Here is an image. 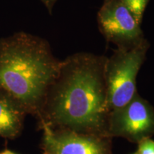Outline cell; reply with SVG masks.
<instances>
[{"instance_id": "cell-1", "label": "cell", "mask_w": 154, "mask_h": 154, "mask_svg": "<svg viewBox=\"0 0 154 154\" xmlns=\"http://www.w3.org/2000/svg\"><path fill=\"white\" fill-rule=\"evenodd\" d=\"M106 60L79 52L61 61L37 118L39 126L109 138Z\"/></svg>"}, {"instance_id": "cell-2", "label": "cell", "mask_w": 154, "mask_h": 154, "mask_svg": "<svg viewBox=\"0 0 154 154\" xmlns=\"http://www.w3.org/2000/svg\"><path fill=\"white\" fill-rule=\"evenodd\" d=\"M61 63L38 36L18 32L0 38V88L38 118Z\"/></svg>"}, {"instance_id": "cell-3", "label": "cell", "mask_w": 154, "mask_h": 154, "mask_svg": "<svg viewBox=\"0 0 154 154\" xmlns=\"http://www.w3.org/2000/svg\"><path fill=\"white\" fill-rule=\"evenodd\" d=\"M150 44L146 38L130 48H117L106 57L104 76L109 113L129 102L136 91V76Z\"/></svg>"}, {"instance_id": "cell-4", "label": "cell", "mask_w": 154, "mask_h": 154, "mask_svg": "<svg viewBox=\"0 0 154 154\" xmlns=\"http://www.w3.org/2000/svg\"><path fill=\"white\" fill-rule=\"evenodd\" d=\"M153 135L154 109L138 92L126 105L109 113V138L121 137L138 143Z\"/></svg>"}, {"instance_id": "cell-5", "label": "cell", "mask_w": 154, "mask_h": 154, "mask_svg": "<svg viewBox=\"0 0 154 154\" xmlns=\"http://www.w3.org/2000/svg\"><path fill=\"white\" fill-rule=\"evenodd\" d=\"M100 32L117 48H130L144 39L140 24L122 0H104L98 12Z\"/></svg>"}, {"instance_id": "cell-6", "label": "cell", "mask_w": 154, "mask_h": 154, "mask_svg": "<svg viewBox=\"0 0 154 154\" xmlns=\"http://www.w3.org/2000/svg\"><path fill=\"white\" fill-rule=\"evenodd\" d=\"M39 127L44 154H113L110 138L53 129L47 125Z\"/></svg>"}, {"instance_id": "cell-7", "label": "cell", "mask_w": 154, "mask_h": 154, "mask_svg": "<svg viewBox=\"0 0 154 154\" xmlns=\"http://www.w3.org/2000/svg\"><path fill=\"white\" fill-rule=\"evenodd\" d=\"M26 114L18 102L0 88V137L11 140L18 137Z\"/></svg>"}, {"instance_id": "cell-8", "label": "cell", "mask_w": 154, "mask_h": 154, "mask_svg": "<svg viewBox=\"0 0 154 154\" xmlns=\"http://www.w3.org/2000/svg\"><path fill=\"white\" fill-rule=\"evenodd\" d=\"M150 0H122L134 15L138 24H141L143 13Z\"/></svg>"}, {"instance_id": "cell-9", "label": "cell", "mask_w": 154, "mask_h": 154, "mask_svg": "<svg viewBox=\"0 0 154 154\" xmlns=\"http://www.w3.org/2000/svg\"><path fill=\"white\" fill-rule=\"evenodd\" d=\"M138 144V154H154V140L151 138L142 140Z\"/></svg>"}, {"instance_id": "cell-10", "label": "cell", "mask_w": 154, "mask_h": 154, "mask_svg": "<svg viewBox=\"0 0 154 154\" xmlns=\"http://www.w3.org/2000/svg\"><path fill=\"white\" fill-rule=\"evenodd\" d=\"M41 1L44 3L45 7H47L50 14H51L54 6L56 2H57V0H41Z\"/></svg>"}, {"instance_id": "cell-11", "label": "cell", "mask_w": 154, "mask_h": 154, "mask_svg": "<svg viewBox=\"0 0 154 154\" xmlns=\"http://www.w3.org/2000/svg\"><path fill=\"white\" fill-rule=\"evenodd\" d=\"M0 154H17V153H14V152L10 151V150L6 149L4 150V151L0 152Z\"/></svg>"}, {"instance_id": "cell-12", "label": "cell", "mask_w": 154, "mask_h": 154, "mask_svg": "<svg viewBox=\"0 0 154 154\" xmlns=\"http://www.w3.org/2000/svg\"><path fill=\"white\" fill-rule=\"evenodd\" d=\"M133 154H138L137 153H133Z\"/></svg>"}]
</instances>
